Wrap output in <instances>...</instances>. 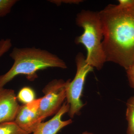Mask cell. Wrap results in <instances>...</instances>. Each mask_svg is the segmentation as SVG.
<instances>
[{
    "label": "cell",
    "instance_id": "1",
    "mask_svg": "<svg viewBox=\"0 0 134 134\" xmlns=\"http://www.w3.org/2000/svg\"><path fill=\"white\" fill-rule=\"evenodd\" d=\"M98 14L106 62L126 70L134 63V6L123 8L110 4Z\"/></svg>",
    "mask_w": 134,
    "mask_h": 134
},
{
    "label": "cell",
    "instance_id": "2",
    "mask_svg": "<svg viewBox=\"0 0 134 134\" xmlns=\"http://www.w3.org/2000/svg\"><path fill=\"white\" fill-rule=\"evenodd\" d=\"M9 56L14 60V64L7 72L0 76V88L18 75H25L29 81H33L37 78L38 70L50 68H67L66 63L57 55L34 47H14Z\"/></svg>",
    "mask_w": 134,
    "mask_h": 134
},
{
    "label": "cell",
    "instance_id": "3",
    "mask_svg": "<svg viewBox=\"0 0 134 134\" xmlns=\"http://www.w3.org/2000/svg\"><path fill=\"white\" fill-rule=\"evenodd\" d=\"M77 25L82 27L83 33L75 40L76 44H82L87 52L86 62L98 70L103 68L106 62L103 50V34L98 12L82 10L76 18Z\"/></svg>",
    "mask_w": 134,
    "mask_h": 134
},
{
    "label": "cell",
    "instance_id": "4",
    "mask_svg": "<svg viewBox=\"0 0 134 134\" xmlns=\"http://www.w3.org/2000/svg\"><path fill=\"white\" fill-rule=\"evenodd\" d=\"M76 72L72 81L68 79L66 86V99L70 105L69 115L71 118L78 115L84 104L81 100V96L85 79L93 68L86 62L85 58L81 53L77 54L75 58Z\"/></svg>",
    "mask_w": 134,
    "mask_h": 134
},
{
    "label": "cell",
    "instance_id": "5",
    "mask_svg": "<svg viewBox=\"0 0 134 134\" xmlns=\"http://www.w3.org/2000/svg\"><path fill=\"white\" fill-rule=\"evenodd\" d=\"M67 81L54 79L43 88L44 96L41 98L40 113L42 121L47 117L55 114L66 99Z\"/></svg>",
    "mask_w": 134,
    "mask_h": 134
},
{
    "label": "cell",
    "instance_id": "6",
    "mask_svg": "<svg viewBox=\"0 0 134 134\" xmlns=\"http://www.w3.org/2000/svg\"><path fill=\"white\" fill-rule=\"evenodd\" d=\"M41 98L20 106L14 120L18 126L28 134H32L42 120L40 113Z\"/></svg>",
    "mask_w": 134,
    "mask_h": 134
},
{
    "label": "cell",
    "instance_id": "7",
    "mask_svg": "<svg viewBox=\"0 0 134 134\" xmlns=\"http://www.w3.org/2000/svg\"><path fill=\"white\" fill-rule=\"evenodd\" d=\"M20 107L14 90L0 88V123L14 121Z\"/></svg>",
    "mask_w": 134,
    "mask_h": 134
},
{
    "label": "cell",
    "instance_id": "8",
    "mask_svg": "<svg viewBox=\"0 0 134 134\" xmlns=\"http://www.w3.org/2000/svg\"><path fill=\"white\" fill-rule=\"evenodd\" d=\"M69 109L68 103H63L52 119L46 122H41L32 134H58L61 130L72 122L71 119L64 121L62 119L65 114L68 113Z\"/></svg>",
    "mask_w": 134,
    "mask_h": 134
},
{
    "label": "cell",
    "instance_id": "9",
    "mask_svg": "<svg viewBox=\"0 0 134 134\" xmlns=\"http://www.w3.org/2000/svg\"><path fill=\"white\" fill-rule=\"evenodd\" d=\"M126 106V119L128 124L127 134H134V96L127 100Z\"/></svg>",
    "mask_w": 134,
    "mask_h": 134
},
{
    "label": "cell",
    "instance_id": "10",
    "mask_svg": "<svg viewBox=\"0 0 134 134\" xmlns=\"http://www.w3.org/2000/svg\"><path fill=\"white\" fill-rule=\"evenodd\" d=\"M0 134H29L14 121L0 123Z\"/></svg>",
    "mask_w": 134,
    "mask_h": 134
},
{
    "label": "cell",
    "instance_id": "11",
    "mask_svg": "<svg viewBox=\"0 0 134 134\" xmlns=\"http://www.w3.org/2000/svg\"><path fill=\"white\" fill-rule=\"evenodd\" d=\"M35 93L32 89L25 87L21 89L18 95V99L25 104H29L35 99Z\"/></svg>",
    "mask_w": 134,
    "mask_h": 134
},
{
    "label": "cell",
    "instance_id": "12",
    "mask_svg": "<svg viewBox=\"0 0 134 134\" xmlns=\"http://www.w3.org/2000/svg\"><path fill=\"white\" fill-rule=\"evenodd\" d=\"M18 1L17 0H0V18L8 14Z\"/></svg>",
    "mask_w": 134,
    "mask_h": 134
},
{
    "label": "cell",
    "instance_id": "13",
    "mask_svg": "<svg viewBox=\"0 0 134 134\" xmlns=\"http://www.w3.org/2000/svg\"><path fill=\"white\" fill-rule=\"evenodd\" d=\"M12 46V41L10 39H0V58L9 51Z\"/></svg>",
    "mask_w": 134,
    "mask_h": 134
},
{
    "label": "cell",
    "instance_id": "14",
    "mask_svg": "<svg viewBox=\"0 0 134 134\" xmlns=\"http://www.w3.org/2000/svg\"><path fill=\"white\" fill-rule=\"evenodd\" d=\"M126 72L130 85L134 90V63L127 70Z\"/></svg>",
    "mask_w": 134,
    "mask_h": 134
},
{
    "label": "cell",
    "instance_id": "15",
    "mask_svg": "<svg viewBox=\"0 0 134 134\" xmlns=\"http://www.w3.org/2000/svg\"><path fill=\"white\" fill-rule=\"evenodd\" d=\"M50 2L52 3H53L57 5H60L62 3H69V4H78L81 2L82 1L80 0H53V1H49Z\"/></svg>",
    "mask_w": 134,
    "mask_h": 134
},
{
    "label": "cell",
    "instance_id": "16",
    "mask_svg": "<svg viewBox=\"0 0 134 134\" xmlns=\"http://www.w3.org/2000/svg\"><path fill=\"white\" fill-rule=\"evenodd\" d=\"M118 5L123 8L132 7L134 6V0H119Z\"/></svg>",
    "mask_w": 134,
    "mask_h": 134
},
{
    "label": "cell",
    "instance_id": "17",
    "mask_svg": "<svg viewBox=\"0 0 134 134\" xmlns=\"http://www.w3.org/2000/svg\"><path fill=\"white\" fill-rule=\"evenodd\" d=\"M81 134H94L92 133H90V132H87V131H85V132H83Z\"/></svg>",
    "mask_w": 134,
    "mask_h": 134
}]
</instances>
